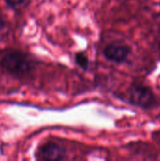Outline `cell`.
I'll return each instance as SVG.
<instances>
[{"label": "cell", "instance_id": "277c9868", "mask_svg": "<svg viewBox=\"0 0 160 161\" xmlns=\"http://www.w3.org/2000/svg\"><path fill=\"white\" fill-rule=\"evenodd\" d=\"M130 54L131 47L123 42H111L108 44L103 50L105 58L117 64H121L126 61Z\"/></svg>", "mask_w": 160, "mask_h": 161}, {"label": "cell", "instance_id": "7a4b0ae2", "mask_svg": "<svg viewBox=\"0 0 160 161\" xmlns=\"http://www.w3.org/2000/svg\"><path fill=\"white\" fill-rule=\"evenodd\" d=\"M127 97L131 105L142 109H151L157 104V97L153 90L141 83H133L129 87Z\"/></svg>", "mask_w": 160, "mask_h": 161}, {"label": "cell", "instance_id": "5b68a950", "mask_svg": "<svg viewBox=\"0 0 160 161\" xmlns=\"http://www.w3.org/2000/svg\"><path fill=\"white\" fill-rule=\"evenodd\" d=\"M74 63L82 70H88L91 65L90 58L84 52H77L74 55Z\"/></svg>", "mask_w": 160, "mask_h": 161}, {"label": "cell", "instance_id": "ba28073f", "mask_svg": "<svg viewBox=\"0 0 160 161\" xmlns=\"http://www.w3.org/2000/svg\"><path fill=\"white\" fill-rule=\"evenodd\" d=\"M159 49H160V42H159Z\"/></svg>", "mask_w": 160, "mask_h": 161}, {"label": "cell", "instance_id": "8992f818", "mask_svg": "<svg viewBox=\"0 0 160 161\" xmlns=\"http://www.w3.org/2000/svg\"><path fill=\"white\" fill-rule=\"evenodd\" d=\"M4 1L6 5L13 10H18L19 8L25 7L28 2V0H4Z\"/></svg>", "mask_w": 160, "mask_h": 161}, {"label": "cell", "instance_id": "52a82bcc", "mask_svg": "<svg viewBox=\"0 0 160 161\" xmlns=\"http://www.w3.org/2000/svg\"><path fill=\"white\" fill-rule=\"evenodd\" d=\"M6 25H7V22H6V20L4 19V17L3 16H1L0 15V32L6 27Z\"/></svg>", "mask_w": 160, "mask_h": 161}, {"label": "cell", "instance_id": "6da1fadb", "mask_svg": "<svg viewBox=\"0 0 160 161\" xmlns=\"http://www.w3.org/2000/svg\"><path fill=\"white\" fill-rule=\"evenodd\" d=\"M36 62L27 53L7 49L0 53V69L14 78H26L35 69Z\"/></svg>", "mask_w": 160, "mask_h": 161}, {"label": "cell", "instance_id": "3957f363", "mask_svg": "<svg viewBox=\"0 0 160 161\" xmlns=\"http://www.w3.org/2000/svg\"><path fill=\"white\" fill-rule=\"evenodd\" d=\"M66 158L65 147L54 141L45 142L36 151V159L39 160H63Z\"/></svg>", "mask_w": 160, "mask_h": 161}]
</instances>
